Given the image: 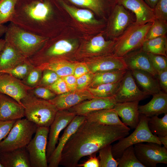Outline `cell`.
I'll return each instance as SVG.
<instances>
[{
  "label": "cell",
  "instance_id": "1",
  "mask_svg": "<svg viewBox=\"0 0 167 167\" xmlns=\"http://www.w3.org/2000/svg\"><path fill=\"white\" fill-rule=\"evenodd\" d=\"M130 131L126 126L103 125L85 120L64 147L59 165L77 167L82 158L96 154L103 147L128 135Z\"/></svg>",
  "mask_w": 167,
  "mask_h": 167
},
{
  "label": "cell",
  "instance_id": "2",
  "mask_svg": "<svg viewBox=\"0 0 167 167\" xmlns=\"http://www.w3.org/2000/svg\"><path fill=\"white\" fill-rule=\"evenodd\" d=\"M56 0H18L10 22L36 34L50 38L57 11Z\"/></svg>",
  "mask_w": 167,
  "mask_h": 167
},
{
  "label": "cell",
  "instance_id": "3",
  "mask_svg": "<svg viewBox=\"0 0 167 167\" xmlns=\"http://www.w3.org/2000/svg\"><path fill=\"white\" fill-rule=\"evenodd\" d=\"M5 34V41L27 58L36 53L49 38L28 31L11 22Z\"/></svg>",
  "mask_w": 167,
  "mask_h": 167
},
{
  "label": "cell",
  "instance_id": "4",
  "mask_svg": "<svg viewBox=\"0 0 167 167\" xmlns=\"http://www.w3.org/2000/svg\"><path fill=\"white\" fill-rule=\"evenodd\" d=\"M21 102L26 118L37 126L49 127L58 110L49 101L37 98L28 92Z\"/></svg>",
  "mask_w": 167,
  "mask_h": 167
},
{
  "label": "cell",
  "instance_id": "5",
  "mask_svg": "<svg viewBox=\"0 0 167 167\" xmlns=\"http://www.w3.org/2000/svg\"><path fill=\"white\" fill-rule=\"evenodd\" d=\"M78 47V44L75 41L49 38L42 47L28 59L34 66L51 61L66 60V57L74 53Z\"/></svg>",
  "mask_w": 167,
  "mask_h": 167
},
{
  "label": "cell",
  "instance_id": "6",
  "mask_svg": "<svg viewBox=\"0 0 167 167\" xmlns=\"http://www.w3.org/2000/svg\"><path fill=\"white\" fill-rule=\"evenodd\" d=\"M152 24H139L134 22L131 25L114 40L113 55L122 58L131 52L141 48Z\"/></svg>",
  "mask_w": 167,
  "mask_h": 167
},
{
  "label": "cell",
  "instance_id": "7",
  "mask_svg": "<svg viewBox=\"0 0 167 167\" xmlns=\"http://www.w3.org/2000/svg\"><path fill=\"white\" fill-rule=\"evenodd\" d=\"M37 126L26 118L16 120L7 136L0 143V152L25 147Z\"/></svg>",
  "mask_w": 167,
  "mask_h": 167
},
{
  "label": "cell",
  "instance_id": "8",
  "mask_svg": "<svg viewBox=\"0 0 167 167\" xmlns=\"http://www.w3.org/2000/svg\"><path fill=\"white\" fill-rule=\"evenodd\" d=\"M149 118L140 114L139 123L134 131L130 135L119 139L112 146L113 155L117 161L124 150L131 146L144 142H153L162 145L158 136L153 134L149 129L148 122Z\"/></svg>",
  "mask_w": 167,
  "mask_h": 167
},
{
  "label": "cell",
  "instance_id": "9",
  "mask_svg": "<svg viewBox=\"0 0 167 167\" xmlns=\"http://www.w3.org/2000/svg\"><path fill=\"white\" fill-rule=\"evenodd\" d=\"M49 127L37 126L34 137L25 147L31 167H47L46 150Z\"/></svg>",
  "mask_w": 167,
  "mask_h": 167
},
{
  "label": "cell",
  "instance_id": "10",
  "mask_svg": "<svg viewBox=\"0 0 167 167\" xmlns=\"http://www.w3.org/2000/svg\"><path fill=\"white\" fill-rule=\"evenodd\" d=\"M122 5L117 4L108 18L106 29L107 36L115 40L135 22L134 14Z\"/></svg>",
  "mask_w": 167,
  "mask_h": 167
},
{
  "label": "cell",
  "instance_id": "11",
  "mask_svg": "<svg viewBox=\"0 0 167 167\" xmlns=\"http://www.w3.org/2000/svg\"><path fill=\"white\" fill-rule=\"evenodd\" d=\"M135 144L134 152L139 161L145 167H156L159 163L167 164V149L153 142Z\"/></svg>",
  "mask_w": 167,
  "mask_h": 167
},
{
  "label": "cell",
  "instance_id": "12",
  "mask_svg": "<svg viewBox=\"0 0 167 167\" xmlns=\"http://www.w3.org/2000/svg\"><path fill=\"white\" fill-rule=\"evenodd\" d=\"M114 40H106L101 32L90 40L79 52L75 62H83L94 58L113 55Z\"/></svg>",
  "mask_w": 167,
  "mask_h": 167
},
{
  "label": "cell",
  "instance_id": "13",
  "mask_svg": "<svg viewBox=\"0 0 167 167\" xmlns=\"http://www.w3.org/2000/svg\"><path fill=\"white\" fill-rule=\"evenodd\" d=\"M148 95L147 93L139 88L131 71L127 70L114 97L117 103L139 101L145 98Z\"/></svg>",
  "mask_w": 167,
  "mask_h": 167
},
{
  "label": "cell",
  "instance_id": "14",
  "mask_svg": "<svg viewBox=\"0 0 167 167\" xmlns=\"http://www.w3.org/2000/svg\"><path fill=\"white\" fill-rule=\"evenodd\" d=\"M75 116L68 109L57 111L49 126L46 150L47 160L56 148L60 132L68 125Z\"/></svg>",
  "mask_w": 167,
  "mask_h": 167
},
{
  "label": "cell",
  "instance_id": "15",
  "mask_svg": "<svg viewBox=\"0 0 167 167\" xmlns=\"http://www.w3.org/2000/svg\"><path fill=\"white\" fill-rule=\"evenodd\" d=\"M31 88L11 75L0 72V93L12 97L22 105L21 100Z\"/></svg>",
  "mask_w": 167,
  "mask_h": 167
},
{
  "label": "cell",
  "instance_id": "16",
  "mask_svg": "<svg viewBox=\"0 0 167 167\" xmlns=\"http://www.w3.org/2000/svg\"><path fill=\"white\" fill-rule=\"evenodd\" d=\"M86 120L84 116L76 115L65 128L59 142L50 156L48 159V167H58L59 165L62 149L71 136Z\"/></svg>",
  "mask_w": 167,
  "mask_h": 167
},
{
  "label": "cell",
  "instance_id": "17",
  "mask_svg": "<svg viewBox=\"0 0 167 167\" xmlns=\"http://www.w3.org/2000/svg\"><path fill=\"white\" fill-rule=\"evenodd\" d=\"M117 102L114 96L94 97L84 101L68 110L75 115L85 116L95 111L107 109H113Z\"/></svg>",
  "mask_w": 167,
  "mask_h": 167
},
{
  "label": "cell",
  "instance_id": "18",
  "mask_svg": "<svg viewBox=\"0 0 167 167\" xmlns=\"http://www.w3.org/2000/svg\"><path fill=\"white\" fill-rule=\"evenodd\" d=\"M117 4L121 5L134 15L137 24H142L152 22L155 19L153 9L144 0H116Z\"/></svg>",
  "mask_w": 167,
  "mask_h": 167
},
{
  "label": "cell",
  "instance_id": "19",
  "mask_svg": "<svg viewBox=\"0 0 167 167\" xmlns=\"http://www.w3.org/2000/svg\"><path fill=\"white\" fill-rule=\"evenodd\" d=\"M94 97L86 88L82 90L69 91L57 95L49 101L58 110L68 109L69 108Z\"/></svg>",
  "mask_w": 167,
  "mask_h": 167
},
{
  "label": "cell",
  "instance_id": "20",
  "mask_svg": "<svg viewBox=\"0 0 167 167\" xmlns=\"http://www.w3.org/2000/svg\"><path fill=\"white\" fill-rule=\"evenodd\" d=\"M122 58L128 70L144 71L154 77L157 74L150 61L148 53L141 48L131 52Z\"/></svg>",
  "mask_w": 167,
  "mask_h": 167
},
{
  "label": "cell",
  "instance_id": "21",
  "mask_svg": "<svg viewBox=\"0 0 167 167\" xmlns=\"http://www.w3.org/2000/svg\"><path fill=\"white\" fill-rule=\"evenodd\" d=\"M24 117L22 105L9 96L0 93V120L16 121Z\"/></svg>",
  "mask_w": 167,
  "mask_h": 167
},
{
  "label": "cell",
  "instance_id": "22",
  "mask_svg": "<svg viewBox=\"0 0 167 167\" xmlns=\"http://www.w3.org/2000/svg\"><path fill=\"white\" fill-rule=\"evenodd\" d=\"M139 101L117 103L113 108L122 118V122L131 129H135L139 121Z\"/></svg>",
  "mask_w": 167,
  "mask_h": 167
},
{
  "label": "cell",
  "instance_id": "23",
  "mask_svg": "<svg viewBox=\"0 0 167 167\" xmlns=\"http://www.w3.org/2000/svg\"><path fill=\"white\" fill-rule=\"evenodd\" d=\"M83 62L86 64L89 71L93 74L113 69H127L122 58L113 55L94 58Z\"/></svg>",
  "mask_w": 167,
  "mask_h": 167
},
{
  "label": "cell",
  "instance_id": "24",
  "mask_svg": "<svg viewBox=\"0 0 167 167\" xmlns=\"http://www.w3.org/2000/svg\"><path fill=\"white\" fill-rule=\"evenodd\" d=\"M0 162L3 167H31L26 147L0 152Z\"/></svg>",
  "mask_w": 167,
  "mask_h": 167
},
{
  "label": "cell",
  "instance_id": "25",
  "mask_svg": "<svg viewBox=\"0 0 167 167\" xmlns=\"http://www.w3.org/2000/svg\"><path fill=\"white\" fill-rule=\"evenodd\" d=\"M73 5L89 10L105 18L117 4L116 0H65Z\"/></svg>",
  "mask_w": 167,
  "mask_h": 167
},
{
  "label": "cell",
  "instance_id": "26",
  "mask_svg": "<svg viewBox=\"0 0 167 167\" xmlns=\"http://www.w3.org/2000/svg\"><path fill=\"white\" fill-rule=\"evenodd\" d=\"M152 95V98L149 102L139 105L140 114L151 117L167 113V93L161 91Z\"/></svg>",
  "mask_w": 167,
  "mask_h": 167
},
{
  "label": "cell",
  "instance_id": "27",
  "mask_svg": "<svg viewBox=\"0 0 167 167\" xmlns=\"http://www.w3.org/2000/svg\"><path fill=\"white\" fill-rule=\"evenodd\" d=\"M27 59L13 45L6 41L0 54V72L12 68Z\"/></svg>",
  "mask_w": 167,
  "mask_h": 167
},
{
  "label": "cell",
  "instance_id": "28",
  "mask_svg": "<svg viewBox=\"0 0 167 167\" xmlns=\"http://www.w3.org/2000/svg\"><path fill=\"white\" fill-rule=\"evenodd\" d=\"M84 116L87 121L99 124L125 126L120 119L118 114L113 109L95 111Z\"/></svg>",
  "mask_w": 167,
  "mask_h": 167
},
{
  "label": "cell",
  "instance_id": "29",
  "mask_svg": "<svg viewBox=\"0 0 167 167\" xmlns=\"http://www.w3.org/2000/svg\"><path fill=\"white\" fill-rule=\"evenodd\" d=\"M131 71L134 78L142 87L143 91L148 95H153L161 91L158 81L149 73L140 70Z\"/></svg>",
  "mask_w": 167,
  "mask_h": 167
},
{
  "label": "cell",
  "instance_id": "30",
  "mask_svg": "<svg viewBox=\"0 0 167 167\" xmlns=\"http://www.w3.org/2000/svg\"><path fill=\"white\" fill-rule=\"evenodd\" d=\"M127 69H113L96 72L94 74L88 87L94 88L99 85L115 83L121 81Z\"/></svg>",
  "mask_w": 167,
  "mask_h": 167
},
{
  "label": "cell",
  "instance_id": "31",
  "mask_svg": "<svg viewBox=\"0 0 167 167\" xmlns=\"http://www.w3.org/2000/svg\"><path fill=\"white\" fill-rule=\"evenodd\" d=\"M78 62L65 60H56L42 63L36 66L42 71L48 69L55 72L59 77L73 75Z\"/></svg>",
  "mask_w": 167,
  "mask_h": 167
},
{
  "label": "cell",
  "instance_id": "32",
  "mask_svg": "<svg viewBox=\"0 0 167 167\" xmlns=\"http://www.w3.org/2000/svg\"><path fill=\"white\" fill-rule=\"evenodd\" d=\"M144 51L167 57V38L166 35L145 40L141 47Z\"/></svg>",
  "mask_w": 167,
  "mask_h": 167
},
{
  "label": "cell",
  "instance_id": "33",
  "mask_svg": "<svg viewBox=\"0 0 167 167\" xmlns=\"http://www.w3.org/2000/svg\"><path fill=\"white\" fill-rule=\"evenodd\" d=\"M120 82L102 84L94 88L88 87L87 89L94 97L113 96L118 90Z\"/></svg>",
  "mask_w": 167,
  "mask_h": 167
},
{
  "label": "cell",
  "instance_id": "34",
  "mask_svg": "<svg viewBox=\"0 0 167 167\" xmlns=\"http://www.w3.org/2000/svg\"><path fill=\"white\" fill-rule=\"evenodd\" d=\"M117 161L118 167H145L136 157L133 146L125 149Z\"/></svg>",
  "mask_w": 167,
  "mask_h": 167
},
{
  "label": "cell",
  "instance_id": "35",
  "mask_svg": "<svg viewBox=\"0 0 167 167\" xmlns=\"http://www.w3.org/2000/svg\"><path fill=\"white\" fill-rule=\"evenodd\" d=\"M151 132L157 136L167 135V113L162 118L157 116L150 117L148 122Z\"/></svg>",
  "mask_w": 167,
  "mask_h": 167
},
{
  "label": "cell",
  "instance_id": "36",
  "mask_svg": "<svg viewBox=\"0 0 167 167\" xmlns=\"http://www.w3.org/2000/svg\"><path fill=\"white\" fill-rule=\"evenodd\" d=\"M18 0H0V24L10 22Z\"/></svg>",
  "mask_w": 167,
  "mask_h": 167
},
{
  "label": "cell",
  "instance_id": "37",
  "mask_svg": "<svg viewBox=\"0 0 167 167\" xmlns=\"http://www.w3.org/2000/svg\"><path fill=\"white\" fill-rule=\"evenodd\" d=\"M167 32V21L155 19L148 30L145 40L166 35Z\"/></svg>",
  "mask_w": 167,
  "mask_h": 167
},
{
  "label": "cell",
  "instance_id": "38",
  "mask_svg": "<svg viewBox=\"0 0 167 167\" xmlns=\"http://www.w3.org/2000/svg\"><path fill=\"white\" fill-rule=\"evenodd\" d=\"M111 144L105 146L99 151V167H117L118 163L112 154Z\"/></svg>",
  "mask_w": 167,
  "mask_h": 167
},
{
  "label": "cell",
  "instance_id": "39",
  "mask_svg": "<svg viewBox=\"0 0 167 167\" xmlns=\"http://www.w3.org/2000/svg\"><path fill=\"white\" fill-rule=\"evenodd\" d=\"M34 67L28 58L25 61L15 66L1 72L8 73L16 78L22 80Z\"/></svg>",
  "mask_w": 167,
  "mask_h": 167
},
{
  "label": "cell",
  "instance_id": "40",
  "mask_svg": "<svg viewBox=\"0 0 167 167\" xmlns=\"http://www.w3.org/2000/svg\"><path fill=\"white\" fill-rule=\"evenodd\" d=\"M43 71L38 67L34 66L22 80L25 85L33 88L39 86L41 79Z\"/></svg>",
  "mask_w": 167,
  "mask_h": 167
},
{
  "label": "cell",
  "instance_id": "41",
  "mask_svg": "<svg viewBox=\"0 0 167 167\" xmlns=\"http://www.w3.org/2000/svg\"><path fill=\"white\" fill-rule=\"evenodd\" d=\"M148 54L153 67L157 73L167 69V57L150 53Z\"/></svg>",
  "mask_w": 167,
  "mask_h": 167
},
{
  "label": "cell",
  "instance_id": "42",
  "mask_svg": "<svg viewBox=\"0 0 167 167\" xmlns=\"http://www.w3.org/2000/svg\"><path fill=\"white\" fill-rule=\"evenodd\" d=\"M28 92L37 98L48 101L53 99L57 95L48 88L40 86L32 88Z\"/></svg>",
  "mask_w": 167,
  "mask_h": 167
},
{
  "label": "cell",
  "instance_id": "43",
  "mask_svg": "<svg viewBox=\"0 0 167 167\" xmlns=\"http://www.w3.org/2000/svg\"><path fill=\"white\" fill-rule=\"evenodd\" d=\"M60 77L53 71L48 69L43 70L38 86L45 87H48L53 84Z\"/></svg>",
  "mask_w": 167,
  "mask_h": 167
},
{
  "label": "cell",
  "instance_id": "44",
  "mask_svg": "<svg viewBox=\"0 0 167 167\" xmlns=\"http://www.w3.org/2000/svg\"><path fill=\"white\" fill-rule=\"evenodd\" d=\"M153 9L155 19L167 21V0H158Z\"/></svg>",
  "mask_w": 167,
  "mask_h": 167
},
{
  "label": "cell",
  "instance_id": "45",
  "mask_svg": "<svg viewBox=\"0 0 167 167\" xmlns=\"http://www.w3.org/2000/svg\"><path fill=\"white\" fill-rule=\"evenodd\" d=\"M46 88L56 95L61 94L69 91L65 82L61 77H60L53 84Z\"/></svg>",
  "mask_w": 167,
  "mask_h": 167
},
{
  "label": "cell",
  "instance_id": "46",
  "mask_svg": "<svg viewBox=\"0 0 167 167\" xmlns=\"http://www.w3.org/2000/svg\"><path fill=\"white\" fill-rule=\"evenodd\" d=\"M94 74L89 72L76 79V89L82 90L86 89L90 84Z\"/></svg>",
  "mask_w": 167,
  "mask_h": 167
},
{
  "label": "cell",
  "instance_id": "47",
  "mask_svg": "<svg viewBox=\"0 0 167 167\" xmlns=\"http://www.w3.org/2000/svg\"><path fill=\"white\" fill-rule=\"evenodd\" d=\"M15 121L0 120V143L7 136Z\"/></svg>",
  "mask_w": 167,
  "mask_h": 167
},
{
  "label": "cell",
  "instance_id": "48",
  "mask_svg": "<svg viewBox=\"0 0 167 167\" xmlns=\"http://www.w3.org/2000/svg\"><path fill=\"white\" fill-rule=\"evenodd\" d=\"M89 158L82 164H78L77 167H99L100 162L96 157V153L90 155Z\"/></svg>",
  "mask_w": 167,
  "mask_h": 167
},
{
  "label": "cell",
  "instance_id": "49",
  "mask_svg": "<svg viewBox=\"0 0 167 167\" xmlns=\"http://www.w3.org/2000/svg\"><path fill=\"white\" fill-rule=\"evenodd\" d=\"M156 76L161 89L167 93V69L158 72Z\"/></svg>",
  "mask_w": 167,
  "mask_h": 167
},
{
  "label": "cell",
  "instance_id": "50",
  "mask_svg": "<svg viewBox=\"0 0 167 167\" xmlns=\"http://www.w3.org/2000/svg\"><path fill=\"white\" fill-rule=\"evenodd\" d=\"M89 72V69L86 64L83 62H78L73 75L77 78Z\"/></svg>",
  "mask_w": 167,
  "mask_h": 167
},
{
  "label": "cell",
  "instance_id": "51",
  "mask_svg": "<svg viewBox=\"0 0 167 167\" xmlns=\"http://www.w3.org/2000/svg\"><path fill=\"white\" fill-rule=\"evenodd\" d=\"M61 77L65 82L69 91H74L77 90V78L73 75Z\"/></svg>",
  "mask_w": 167,
  "mask_h": 167
},
{
  "label": "cell",
  "instance_id": "52",
  "mask_svg": "<svg viewBox=\"0 0 167 167\" xmlns=\"http://www.w3.org/2000/svg\"><path fill=\"white\" fill-rule=\"evenodd\" d=\"M157 136L161 144H163L164 146L167 149V135Z\"/></svg>",
  "mask_w": 167,
  "mask_h": 167
},
{
  "label": "cell",
  "instance_id": "53",
  "mask_svg": "<svg viewBox=\"0 0 167 167\" xmlns=\"http://www.w3.org/2000/svg\"><path fill=\"white\" fill-rule=\"evenodd\" d=\"M151 8L153 9L158 0H144Z\"/></svg>",
  "mask_w": 167,
  "mask_h": 167
},
{
  "label": "cell",
  "instance_id": "54",
  "mask_svg": "<svg viewBox=\"0 0 167 167\" xmlns=\"http://www.w3.org/2000/svg\"><path fill=\"white\" fill-rule=\"evenodd\" d=\"M7 28V26L0 24V37L5 34Z\"/></svg>",
  "mask_w": 167,
  "mask_h": 167
},
{
  "label": "cell",
  "instance_id": "55",
  "mask_svg": "<svg viewBox=\"0 0 167 167\" xmlns=\"http://www.w3.org/2000/svg\"><path fill=\"white\" fill-rule=\"evenodd\" d=\"M5 42L6 41L4 39H0V54L5 44Z\"/></svg>",
  "mask_w": 167,
  "mask_h": 167
},
{
  "label": "cell",
  "instance_id": "56",
  "mask_svg": "<svg viewBox=\"0 0 167 167\" xmlns=\"http://www.w3.org/2000/svg\"><path fill=\"white\" fill-rule=\"evenodd\" d=\"M0 167H3V166L1 164L0 162Z\"/></svg>",
  "mask_w": 167,
  "mask_h": 167
},
{
  "label": "cell",
  "instance_id": "57",
  "mask_svg": "<svg viewBox=\"0 0 167 167\" xmlns=\"http://www.w3.org/2000/svg\"><path fill=\"white\" fill-rule=\"evenodd\" d=\"M40 0L42 1V0Z\"/></svg>",
  "mask_w": 167,
  "mask_h": 167
}]
</instances>
